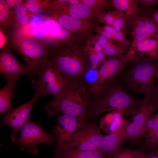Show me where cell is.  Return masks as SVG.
Listing matches in <instances>:
<instances>
[{
  "instance_id": "cell-20",
  "label": "cell",
  "mask_w": 158,
  "mask_h": 158,
  "mask_svg": "<svg viewBox=\"0 0 158 158\" xmlns=\"http://www.w3.org/2000/svg\"><path fill=\"white\" fill-rule=\"evenodd\" d=\"M17 82H7L0 90V115L7 113L12 109L11 101L14 96V88Z\"/></svg>"
},
{
  "instance_id": "cell-21",
  "label": "cell",
  "mask_w": 158,
  "mask_h": 158,
  "mask_svg": "<svg viewBox=\"0 0 158 158\" xmlns=\"http://www.w3.org/2000/svg\"><path fill=\"white\" fill-rule=\"evenodd\" d=\"M100 17L102 23L112 27L118 31H125L126 30L125 19L117 11L104 12L100 16Z\"/></svg>"
},
{
  "instance_id": "cell-6",
  "label": "cell",
  "mask_w": 158,
  "mask_h": 158,
  "mask_svg": "<svg viewBox=\"0 0 158 158\" xmlns=\"http://www.w3.org/2000/svg\"><path fill=\"white\" fill-rule=\"evenodd\" d=\"M143 100L140 103L138 111L135 112L133 121L128 122L125 128L126 140L135 141L144 136L149 118L158 108L157 92H149L144 95Z\"/></svg>"
},
{
  "instance_id": "cell-36",
  "label": "cell",
  "mask_w": 158,
  "mask_h": 158,
  "mask_svg": "<svg viewBox=\"0 0 158 158\" xmlns=\"http://www.w3.org/2000/svg\"><path fill=\"white\" fill-rule=\"evenodd\" d=\"M9 7L16 8L19 6L22 2V0H5Z\"/></svg>"
},
{
  "instance_id": "cell-31",
  "label": "cell",
  "mask_w": 158,
  "mask_h": 158,
  "mask_svg": "<svg viewBox=\"0 0 158 158\" xmlns=\"http://www.w3.org/2000/svg\"><path fill=\"white\" fill-rule=\"evenodd\" d=\"M113 36L118 43V45L124 49L129 44L128 41L124 36V33L122 31H117L113 35Z\"/></svg>"
},
{
  "instance_id": "cell-16",
  "label": "cell",
  "mask_w": 158,
  "mask_h": 158,
  "mask_svg": "<svg viewBox=\"0 0 158 158\" xmlns=\"http://www.w3.org/2000/svg\"><path fill=\"white\" fill-rule=\"evenodd\" d=\"M51 158H107L99 150L83 151L74 149L68 144L55 147Z\"/></svg>"
},
{
  "instance_id": "cell-28",
  "label": "cell",
  "mask_w": 158,
  "mask_h": 158,
  "mask_svg": "<svg viewBox=\"0 0 158 158\" xmlns=\"http://www.w3.org/2000/svg\"><path fill=\"white\" fill-rule=\"evenodd\" d=\"M142 6V13L151 14L154 7L158 4V0H138Z\"/></svg>"
},
{
  "instance_id": "cell-9",
  "label": "cell",
  "mask_w": 158,
  "mask_h": 158,
  "mask_svg": "<svg viewBox=\"0 0 158 158\" xmlns=\"http://www.w3.org/2000/svg\"><path fill=\"white\" fill-rule=\"evenodd\" d=\"M20 39L18 42L17 50L24 57L28 71V75L34 76L51 51L36 39L26 37Z\"/></svg>"
},
{
  "instance_id": "cell-17",
  "label": "cell",
  "mask_w": 158,
  "mask_h": 158,
  "mask_svg": "<svg viewBox=\"0 0 158 158\" xmlns=\"http://www.w3.org/2000/svg\"><path fill=\"white\" fill-rule=\"evenodd\" d=\"M111 4L116 11L123 16L126 25H131L142 11L139 6L138 0H112Z\"/></svg>"
},
{
  "instance_id": "cell-1",
  "label": "cell",
  "mask_w": 158,
  "mask_h": 158,
  "mask_svg": "<svg viewBox=\"0 0 158 158\" xmlns=\"http://www.w3.org/2000/svg\"><path fill=\"white\" fill-rule=\"evenodd\" d=\"M139 103L114 80L97 91L88 92L85 122L95 121L102 113L118 109H126L128 112L134 113Z\"/></svg>"
},
{
  "instance_id": "cell-41",
  "label": "cell",
  "mask_w": 158,
  "mask_h": 158,
  "mask_svg": "<svg viewBox=\"0 0 158 158\" xmlns=\"http://www.w3.org/2000/svg\"><path fill=\"white\" fill-rule=\"evenodd\" d=\"M157 113L158 114V108L157 112Z\"/></svg>"
},
{
  "instance_id": "cell-19",
  "label": "cell",
  "mask_w": 158,
  "mask_h": 158,
  "mask_svg": "<svg viewBox=\"0 0 158 158\" xmlns=\"http://www.w3.org/2000/svg\"><path fill=\"white\" fill-rule=\"evenodd\" d=\"M137 51V54L142 56L146 55L149 59H158V35L152 36L132 44L131 48Z\"/></svg>"
},
{
  "instance_id": "cell-8",
  "label": "cell",
  "mask_w": 158,
  "mask_h": 158,
  "mask_svg": "<svg viewBox=\"0 0 158 158\" xmlns=\"http://www.w3.org/2000/svg\"><path fill=\"white\" fill-rule=\"evenodd\" d=\"M20 135L13 144L18 145L22 150H27L32 155L38 152L37 145L45 143L53 146L56 142L54 136L44 130L41 124L30 120L22 127Z\"/></svg>"
},
{
  "instance_id": "cell-29",
  "label": "cell",
  "mask_w": 158,
  "mask_h": 158,
  "mask_svg": "<svg viewBox=\"0 0 158 158\" xmlns=\"http://www.w3.org/2000/svg\"><path fill=\"white\" fill-rule=\"evenodd\" d=\"M81 1L82 3L90 8L96 6V7L99 8L104 11L109 4V1L108 0H83Z\"/></svg>"
},
{
  "instance_id": "cell-14",
  "label": "cell",
  "mask_w": 158,
  "mask_h": 158,
  "mask_svg": "<svg viewBox=\"0 0 158 158\" xmlns=\"http://www.w3.org/2000/svg\"><path fill=\"white\" fill-rule=\"evenodd\" d=\"M131 26L132 27V44L152 36L158 27L150 16H140L136 19Z\"/></svg>"
},
{
  "instance_id": "cell-13",
  "label": "cell",
  "mask_w": 158,
  "mask_h": 158,
  "mask_svg": "<svg viewBox=\"0 0 158 158\" xmlns=\"http://www.w3.org/2000/svg\"><path fill=\"white\" fill-rule=\"evenodd\" d=\"M0 73L7 82H17L20 76L28 75V71L27 66L18 62L10 50L4 49L0 54Z\"/></svg>"
},
{
  "instance_id": "cell-26",
  "label": "cell",
  "mask_w": 158,
  "mask_h": 158,
  "mask_svg": "<svg viewBox=\"0 0 158 158\" xmlns=\"http://www.w3.org/2000/svg\"><path fill=\"white\" fill-rule=\"evenodd\" d=\"M43 26L47 33L56 37L63 29L56 20L52 18H48L45 20Z\"/></svg>"
},
{
  "instance_id": "cell-24",
  "label": "cell",
  "mask_w": 158,
  "mask_h": 158,
  "mask_svg": "<svg viewBox=\"0 0 158 158\" xmlns=\"http://www.w3.org/2000/svg\"><path fill=\"white\" fill-rule=\"evenodd\" d=\"M56 17V20L60 25L69 31H79L85 26L83 20L75 18L66 14L60 13Z\"/></svg>"
},
{
  "instance_id": "cell-22",
  "label": "cell",
  "mask_w": 158,
  "mask_h": 158,
  "mask_svg": "<svg viewBox=\"0 0 158 158\" xmlns=\"http://www.w3.org/2000/svg\"><path fill=\"white\" fill-rule=\"evenodd\" d=\"M153 125L152 128L146 131L145 140L143 148L147 150H158V114L153 115Z\"/></svg>"
},
{
  "instance_id": "cell-18",
  "label": "cell",
  "mask_w": 158,
  "mask_h": 158,
  "mask_svg": "<svg viewBox=\"0 0 158 158\" xmlns=\"http://www.w3.org/2000/svg\"><path fill=\"white\" fill-rule=\"evenodd\" d=\"M128 111L126 109H118L105 115L100 118V128L108 134L116 132L126 121L123 116Z\"/></svg>"
},
{
  "instance_id": "cell-25",
  "label": "cell",
  "mask_w": 158,
  "mask_h": 158,
  "mask_svg": "<svg viewBox=\"0 0 158 158\" xmlns=\"http://www.w3.org/2000/svg\"><path fill=\"white\" fill-rule=\"evenodd\" d=\"M111 158H144V150L120 148L113 154Z\"/></svg>"
},
{
  "instance_id": "cell-33",
  "label": "cell",
  "mask_w": 158,
  "mask_h": 158,
  "mask_svg": "<svg viewBox=\"0 0 158 158\" xmlns=\"http://www.w3.org/2000/svg\"><path fill=\"white\" fill-rule=\"evenodd\" d=\"M144 158H158V150L144 152Z\"/></svg>"
},
{
  "instance_id": "cell-30",
  "label": "cell",
  "mask_w": 158,
  "mask_h": 158,
  "mask_svg": "<svg viewBox=\"0 0 158 158\" xmlns=\"http://www.w3.org/2000/svg\"><path fill=\"white\" fill-rule=\"evenodd\" d=\"M9 6L6 1L0 0V21L1 24L6 22L9 15Z\"/></svg>"
},
{
  "instance_id": "cell-40",
  "label": "cell",
  "mask_w": 158,
  "mask_h": 158,
  "mask_svg": "<svg viewBox=\"0 0 158 158\" xmlns=\"http://www.w3.org/2000/svg\"><path fill=\"white\" fill-rule=\"evenodd\" d=\"M0 48L3 46L5 41L4 36L2 32L0 31Z\"/></svg>"
},
{
  "instance_id": "cell-4",
  "label": "cell",
  "mask_w": 158,
  "mask_h": 158,
  "mask_svg": "<svg viewBox=\"0 0 158 158\" xmlns=\"http://www.w3.org/2000/svg\"><path fill=\"white\" fill-rule=\"evenodd\" d=\"M131 63L123 76V81L128 88L133 92L144 95L149 92H157L154 83L156 74L155 61L138 59Z\"/></svg>"
},
{
  "instance_id": "cell-15",
  "label": "cell",
  "mask_w": 158,
  "mask_h": 158,
  "mask_svg": "<svg viewBox=\"0 0 158 158\" xmlns=\"http://www.w3.org/2000/svg\"><path fill=\"white\" fill-rule=\"evenodd\" d=\"M128 121L126 120L122 126L116 131L104 136L99 145V150L107 158H111L113 154L120 147L126 140L125 128Z\"/></svg>"
},
{
  "instance_id": "cell-5",
  "label": "cell",
  "mask_w": 158,
  "mask_h": 158,
  "mask_svg": "<svg viewBox=\"0 0 158 158\" xmlns=\"http://www.w3.org/2000/svg\"><path fill=\"white\" fill-rule=\"evenodd\" d=\"M36 79L32 81L35 95L40 98L49 95H59L70 82L47 59L39 67Z\"/></svg>"
},
{
  "instance_id": "cell-11",
  "label": "cell",
  "mask_w": 158,
  "mask_h": 158,
  "mask_svg": "<svg viewBox=\"0 0 158 158\" xmlns=\"http://www.w3.org/2000/svg\"><path fill=\"white\" fill-rule=\"evenodd\" d=\"M40 98L35 95L28 102L7 112L1 121L4 125L10 127L12 132L11 139L14 142L17 139L18 134L22 127L30 120L31 111L35 103Z\"/></svg>"
},
{
  "instance_id": "cell-34",
  "label": "cell",
  "mask_w": 158,
  "mask_h": 158,
  "mask_svg": "<svg viewBox=\"0 0 158 158\" xmlns=\"http://www.w3.org/2000/svg\"><path fill=\"white\" fill-rule=\"evenodd\" d=\"M68 30L62 29L56 35V37L60 40L67 38L69 35L70 32Z\"/></svg>"
},
{
  "instance_id": "cell-3",
  "label": "cell",
  "mask_w": 158,
  "mask_h": 158,
  "mask_svg": "<svg viewBox=\"0 0 158 158\" xmlns=\"http://www.w3.org/2000/svg\"><path fill=\"white\" fill-rule=\"evenodd\" d=\"M86 54L77 49L51 51L47 59L70 82L84 79L87 69Z\"/></svg>"
},
{
  "instance_id": "cell-38",
  "label": "cell",
  "mask_w": 158,
  "mask_h": 158,
  "mask_svg": "<svg viewBox=\"0 0 158 158\" xmlns=\"http://www.w3.org/2000/svg\"><path fill=\"white\" fill-rule=\"evenodd\" d=\"M151 16L156 24H158V9H153L151 14Z\"/></svg>"
},
{
  "instance_id": "cell-2",
  "label": "cell",
  "mask_w": 158,
  "mask_h": 158,
  "mask_svg": "<svg viewBox=\"0 0 158 158\" xmlns=\"http://www.w3.org/2000/svg\"><path fill=\"white\" fill-rule=\"evenodd\" d=\"M89 86L84 79L69 82L62 93L44 108L50 117L62 114L76 117L78 128L85 123Z\"/></svg>"
},
{
  "instance_id": "cell-10",
  "label": "cell",
  "mask_w": 158,
  "mask_h": 158,
  "mask_svg": "<svg viewBox=\"0 0 158 158\" xmlns=\"http://www.w3.org/2000/svg\"><path fill=\"white\" fill-rule=\"evenodd\" d=\"M78 128L70 142L72 146L80 151L99 150L104 135L95 121L86 122Z\"/></svg>"
},
{
  "instance_id": "cell-27",
  "label": "cell",
  "mask_w": 158,
  "mask_h": 158,
  "mask_svg": "<svg viewBox=\"0 0 158 158\" xmlns=\"http://www.w3.org/2000/svg\"><path fill=\"white\" fill-rule=\"evenodd\" d=\"M103 53L109 56L121 55L123 54L124 49L119 45H113L110 42L102 49Z\"/></svg>"
},
{
  "instance_id": "cell-7",
  "label": "cell",
  "mask_w": 158,
  "mask_h": 158,
  "mask_svg": "<svg viewBox=\"0 0 158 158\" xmlns=\"http://www.w3.org/2000/svg\"><path fill=\"white\" fill-rule=\"evenodd\" d=\"M138 59L130 48L125 55L109 56L106 58L97 70L96 80L90 85L89 91L95 92L109 84L127 64Z\"/></svg>"
},
{
  "instance_id": "cell-42",
  "label": "cell",
  "mask_w": 158,
  "mask_h": 158,
  "mask_svg": "<svg viewBox=\"0 0 158 158\" xmlns=\"http://www.w3.org/2000/svg\"><path fill=\"white\" fill-rule=\"evenodd\" d=\"M156 25H157V27L158 28V24H156Z\"/></svg>"
},
{
  "instance_id": "cell-37",
  "label": "cell",
  "mask_w": 158,
  "mask_h": 158,
  "mask_svg": "<svg viewBox=\"0 0 158 158\" xmlns=\"http://www.w3.org/2000/svg\"><path fill=\"white\" fill-rule=\"evenodd\" d=\"M101 35L104 36L107 39H112L117 42L112 34L106 31L103 28L101 31Z\"/></svg>"
},
{
  "instance_id": "cell-23",
  "label": "cell",
  "mask_w": 158,
  "mask_h": 158,
  "mask_svg": "<svg viewBox=\"0 0 158 158\" xmlns=\"http://www.w3.org/2000/svg\"><path fill=\"white\" fill-rule=\"evenodd\" d=\"M62 13L75 18L82 19L91 16L92 11L90 8L83 3L68 5L64 8Z\"/></svg>"
},
{
  "instance_id": "cell-12",
  "label": "cell",
  "mask_w": 158,
  "mask_h": 158,
  "mask_svg": "<svg viewBox=\"0 0 158 158\" xmlns=\"http://www.w3.org/2000/svg\"><path fill=\"white\" fill-rule=\"evenodd\" d=\"M56 122L50 133L55 137L56 146L69 142L78 128V121L75 116L67 114L56 115Z\"/></svg>"
},
{
  "instance_id": "cell-39",
  "label": "cell",
  "mask_w": 158,
  "mask_h": 158,
  "mask_svg": "<svg viewBox=\"0 0 158 158\" xmlns=\"http://www.w3.org/2000/svg\"><path fill=\"white\" fill-rule=\"evenodd\" d=\"M156 64V78H157L158 82V59H157L155 61ZM157 97L158 100V85L157 86Z\"/></svg>"
},
{
  "instance_id": "cell-35",
  "label": "cell",
  "mask_w": 158,
  "mask_h": 158,
  "mask_svg": "<svg viewBox=\"0 0 158 158\" xmlns=\"http://www.w3.org/2000/svg\"><path fill=\"white\" fill-rule=\"evenodd\" d=\"M97 43L102 47V49L108 44L109 42L107 39L100 35L98 37Z\"/></svg>"
},
{
  "instance_id": "cell-32",
  "label": "cell",
  "mask_w": 158,
  "mask_h": 158,
  "mask_svg": "<svg viewBox=\"0 0 158 158\" xmlns=\"http://www.w3.org/2000/svg\"><path fill=\"white\" fill-rule=\"evenodd\" d=\"M37 0H27L25 7L32 12H36L39 11V6L37 3Z\"/></svg>"
}]
</instances>
